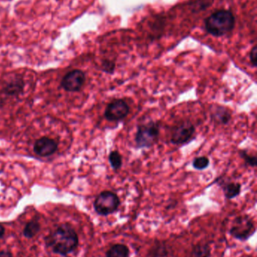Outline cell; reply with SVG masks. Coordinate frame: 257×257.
Wrapping results in <instances>:
<instances>
[{
    "instance_id": "ac0fdd59",
    "label": "cell",
    "mask_w": 257,
    "mask_h": 257,
    "mask_svg": "<svg viewBox=\"0 0 257 257\" xmlns=\"http://www.w3.org/2000/svg\"><path fill=\"white\" fill-rule=\"evenodd\" d=\"M240 157L244 160L246 164L251 167H256L257 166V157L256 155H252L249 154L247 150H241L238 152Z\"/></svg>"
},
{
    "instance_id": "ba28073f",
    "label": "cell",
    "mask_w": 257,
    "mask_h": 257,
    "mask_svg": "<svg viewBox=\"0 0 257 257\" xmlns=\"http://www.w3.org/2000/svg\"><path fill=\"white\" fill-rule=\"evenodd\" d=\"M85 75L82 71L75 69L68 72L61 81V87L67 92H78L85 82Z\"/></svg>"
},
{
    "instance_id": "d6986e66",
    "label": "cell",
    "mask_w": 257,
    "mask_h": 257,
    "mask_svg": "<svg viewBox=\"0 0 257 257\" xmlns=\"http://www.w3.org/2000/svg\"><path fill=\"white\" fill-rule=\"evenodd\" d=\"M102 71L109 75H113L116 70V63L110 60H104L102 62Z\"/></svg>"
},
{
    "instance_id": "277c9868",
    "label": "cell",
    "mask_w": 257,
    "mask_h": 257,
    "mask_svg": "<svg viewBox=\"0 0 257 257\" xmlns=\"http://www.w3.org/2000/svg\"><path fill=\"white\" fill-rule=\"evenodd\" d=\"M256 232V226L250 216L241 215L235 217L229 229V235L241 241H247Z\"/></svg>"
},
{
    "instance_id": "7402d4cb",
    "label": "cell",
    "mask_w": 257,
    "mask_h": 257,
    "mask_svg": "<svg viewBox=\"0 0 257 257\" xmlns=\"http://www.w3.org/2000/svg\"><path fill=\"white\" fill-rule=\"evenodd\" d=\"M5 232H6V229H5L4 226L0 223V239L4 236Z\"/></svg>"
},
{
    "instance_id": "8992f818",
    "label": "cell",
    "mask_w": 257,
    "mask_h": 257,
    "mask_svg": "<svg viewBox=\"0 0 257 257\" xmlns=\"http://www.w3.org/2000/svg\"><path fill=\"white\" fill-rule=\"evenodd\" d=\"M196 126L189 120H181L173 126L170 142L174 145H182L190 142L196 134Z\"/></svg>"
},
{
    "instance_id": "ffe728a7",
    "label": "cell",
    "mask_w": 257,
    "mask_h": 257,
    "mask_svg": "<svg viewBox=\"0 0 257 257\" xmlns=\"http://www.w3.org/2000/svg\"><path fill=\"white\" fill-rule=\"evenodd\" d=\"M250 61L252 66L256 68L257 66V48L256 46H253L250 52Z\"/></svg>"
},
{
    "instance_id": "e0dca14e",
    "label": "cell",
    "mask_w": 257,
    "mask_h": 257,
    "mask_svg": "<svg viewBox=\"0 0 257 257\" xmlns=\"http://www.w3.org/2000/svg\"><path fill=\"white\" fill-rule=\"evenodd\" d=\"M210 166V160L207 157L201 156L196 157L193 161V166L195 169L199 171L205 170Z\"/></svg>"
},
{
    "instance_id": "9c48e42d",
    "label": "cell",
    "mask_w": 257,
    "mask_h": 257,
    "mask_svg": "<svg viewBox=\"0 0 257 257\" xmlns=\"http://www.w3.org/2000/svg\"><path fill=\"white\" fill-rule=\"evenodd\" d=\"M58 143L54 139L48 137H42L34 143L33 151L39 157H49L57 152Z\"/></svg>"
},
{
    "instance_id": "5b68a950",
    "label": "cell",
    "mask_w": 257,
    "mask_h": 257,
    "mask_svg": "<svg viewBox=\"0 0 257 257\" xmlns=\"http://www.w3.org/2000/svg\"><path fill=\"white\" fill-rule=\"evenodd\" d=\"M120 205V199L116 193L105 190L97 196L94 202V208L97 214L106 217L116 212Z\"/></svg>"
},
{
    "instance_id": "7c38bea8",
    "label": "cell",
    "mask_w": 257,
    "mask_h": 257,
    "mask_svg": "<svg viewBox=\"0 0 257 257\" xmlns=\"http://www.w3.org/2000/svg\"><path fill=\"white\" fill-rule=\"evenodd\" d=\"M221 183L222 184L219 185L222 187L223 194L226 199L231 200L241 194V184L240 183L232 182V181H229V182L222 181Z\"/></svg>"
},
{
    "instance_id": "30bf717a",
    "label": "cell",
    "mask_w": 257,
    "mask_h": 257,
    "mask_svg": "<svg viewBox=\"0 0 257 257\" xmlns=\"http://www.w3.org/2000/svg\"><path fill=\"white\" fill-rule=\"evenodd\" d=\"M211 120L218 125H228L232 120V111L227 107L221 105H212L210 107Z\"/></svg>"
},
{
    "instance_id": "2e32d148",
    "label": "cell",
    "mask_w": 257,
    "mask_h": 257,
    "mask_svg": "<svg viewBox=\"0 0 257 257\" xmlns=\"http://www.w3.org/2000/svg\"><path fill=\"white\" fill-rule=\"evenodd\" d=\"M109 162H110L112 169L117 172V171L120 170L122 164H123L122 156L118 151H111L109 155Z\"/></svg>"
},
{
    "instance_id": "9a60e30c",
    "label": "cell",
    "mask_w": 257,
    "mask_h": 257,
    "mask_svg": "<svg viewBox=\"0 0 257 257\" xmlns=\"http://www.w3.org/2000/svg\"><path fill=\"white\" fill-rule=\"evenodd\" d=\"M41 229V225L36 219L30 220L26 224L23 234L27 238H32L36 236Z\"/></svg>"
},
{
    "instance_id": "44dd1931",
    "label": "cell",
    "mask_w": 257,
    "mask_h": 257,
    "mask_svg": "<svg viewBox=\"0 0 257 257\" xmlns=\"http://www.w3.org/2000/svg\"><path fill=\"white\" fill-rule=\"evenodd\" d=\"M0 257H13V255L9 250H3L0 251Z\"/></svg>"
},
{
    "instance_id": "8fae6325",
    "label": "cell",
    "mask_w": 257,
    "mask_h": 257,
    "mask_svg": "<svg viewBox=\"0 0 257 257\" xmlns=\"http://www.w3.org/2000/svg\"><path fill=\"white\" fill-rule=\"evenodd\" d=\"M24 82L21 78H13L6 83L3 87L5 94L9 96H18L24 90Z\"/></svg>"
},
{
    "instance_id": "5bb4252c",
    "label": "cell",
    "mask_w": 257,
    "mask_h": 257,
    "mask_svg": "<svg viewBox=\"0 0 257 257\" xmlns=\"http://www.w3.org/2000/svg\"><path fill=\"white\" fill-rule=\"evenodd\" d=\"M211 255L209 243L200 242L193 246L190 257H211Z\"/></svg>"
},
{
    "instance_id": "3957f363",
    "label": "cell",
    "mask_w": 257,
    "mask_h": 257,
    "mask_svg": "<svg viewBox=\"0 0 257 257\" xmlns=\"http://www.w3.org/2000/svg\"><path fill=\"white\" fill-rule=\"evenodd\" d=\"M161 124L159 121H151L137 126L134 142L137 148H149L158 143Z\"/></svg>"
},
{
    "instance_id": "6da1fadb",
    "label": "cell",
    "mask_w": 257,
    "mask_h": 257,
    "mask_svg": "<svg viewBox=\"0 0 257 257\" xmlns=\"http://www.w3.org/2000/svg\"><path fill=\"white\" fill-rule=\"evenodd\" d=\"M45 244L53 253L66 256L78 247V234L70 224L63 223L45 238Z\"/></svg>"
},
{
    "instance_id": "4fadbf2b",
    "label": "cell",
    "mask_w": 257,
    "mask_h": 257,
    "mask_svg": "<svg viewBox=\"0 0 257 257\" xmlns=\"http://www.w3.org/2000/svg\"><path fill=\"white\" fill-rule=\"evenodd\" d=\"M130 250L124 244H115L109 248L106 257H129Z\"/></svg>"
},
{
    "instance_id": "7a4b0ae2",
    "label": "cell",
    "mask_w": 257,
    "mask_h": 257,
    "mask_svg": "<svg viewBox=\"0 0 257 257\" xmlns=\"http://www.w3.org/2000/svg\"><path fill=\"white\" fill-rule=\"evenodd\" d=\"M235 18L232 12L226 9L217 10L205 20L206 31L214 37H222L235 28Z\"/></svg>"
},
{
    "instance_id": "52a82bcc",
    "label": "cell",
    "mask_w": 257,
    "mask_h": 257,
    "mask_svg": "<svg viewBox=\"0 0 257 257\" xmlns=\"http://www.w3.org/2000/svg\"><path fill=\"white\" fill-rule=\"evenodd\" d=\"M130 113V106L125 99H113L107 105L104 117L110 122H119L126 118Z\"/></svg>"
}]
</instances>
